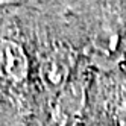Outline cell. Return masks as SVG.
<instances>
[{
  "label": "cell",
  "mask_w": 126,
  "mask_h": 126,
  "mask_svg": "<svg viewBox=\"0 0 126 126\" xmlns=\"http://www.w3.org/2000/svg\"><path fill=\"white\" fill-rule=\"evenodd\" d=\"M28 56L21 46L11 40H0V78L23 80L28 75Z\"/></svg>",
  "instance_id": "cell-1"
},
{
  "label": "cell",
  "mask_w": 126,
  "mask_h": 126,
  "mask_svg": "<svg viewBox=\"0 0 126 126\" xmlns=\"http://www.w3.org/2000/svg\"><path fill=\"white\" fill-rule=\"evenodd\" d=\"M68 73V62L65 58L62 56H56V58H49L43 65V76L44 80L52 85L56 87L61 85L65 80Z\"/></svg>",
  "instance_id": "cell-2"
}]
</instances>
